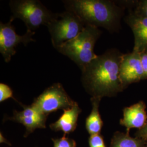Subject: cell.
<instances>
[{"label":"cell","mask_w":147,"mask_h":147,"mask_svg":"<svg viewBox=\"0 0 147 147\" xmlns=\"http://www.w3.org/2000/svg\"><path fill=\"white\" fill-rule=\"evenodd\" d=\"M123 53L116 49L98 55L82 71L81 83L92 96H115L124 90L119 78Z\"/></svg>","instance_id":"obj_1"},{"label":"cell","mask_w":147,"mask_h":147,"mask_svg":"<svg viewBox=\"0 0 147 147\" xmlns=\"http://www.w3.org/2000/svg\"><path fill=\"white\" fill-rule=\"evenodd\" d=\"M66 11L73 12L86 26L103 27L111 33L121 28V21L125 7L110 0L63 1Z\"/></svg>","instance_id":"obj_2"},{"label":"cell","mask_w":147,"mask_h":147,"mask_svg":"<svg viewBox=\"0 0 147 147\" xmlns=\"http://www.w3.org/2000/svg\"><path fill=\"white\" fill-rule=\"evenodd\" d=\"M101 34L102 31L99 28L86 26L77 37L56 50L73 61L82 71L98 56L94 53L95 45Z\"/></svg>","instance_id":"obj_3"},{"label":"cell","mask_w":147,"mask_h":147,"mask_svg":"<svg viewBox=\"0 0 147 147\" xmlns=\"http://www.w3.org/2000/svg\"><path fill=\"white\" fill-rule=\"evenodd\" d=\"M9 5L12 13L11 18L24 21L30 31L34 32L42 25L47 26L57 15L38 0H12Z\"/></svg>","instance_id":"obj_4"},{"label":"cell","mask_w":147,"mask_h":147,"mask_svg":"<svg viewBox=\"0 0 147 147\" xmlns=\"http://www.w3.org/2000/svg\"><path fill=\"white\" fill-rule=\"evenodd\" d=\"M47 27L51 36L53 47L56 49L77 37L86 25L78 16L73 12L66 11L57 13L55 18Z\"/></svg>","instance_id":"obj_5"},{"label":"cell","mask_w":147,"mask_h":147,"mask_svg":"<svg viewBox=\"0 0 147 147\" xmlns=\"http://www.w3.org/2000/svg\"><path fill=\"white\" fill-rule=\"evenodd\" d=\"M74 103L62 84L55 83L45 89L31 105L47 117L50 113L58 110L70 108Z\"/></svg>","instance_id":"obj_6"},{"label":"cell","mask_w":147,"mask_h":147,"mask_svg":"<svg viewBox=\"0 0 147 147\" xmlns=\"http://www.w3.org/2000/svg\"><path fill=\"white\" fill-rule=\"evenodd\" d=\"M13 20L11 18L7 23H0V53L6 63H8L16 53V47L19 44L22 43L27 46L29 42H35L32 38L34 32L27 30L24 35L18 34L12 25Z\"/></svg>","instance_id":"obj_7"},{"label":"cell","mask_w":147,"mask_h":147,"mask_svg":"<svg viewBox=\"0 0 147 147\" xmlns=\"http://www.w3.org/2000/svg\"><path fill=\"white\" fill-rule=\"evenodd\" d=\"M119 78L123 90L132 84L144 80V73L140 53L132 50L131 53L123 54Z\"/></svg>","instance_id":"obj_8"},{"label":"cell","mask_w":147,"mask_h":147,"mask_svg":"<svg viewBox=\"0 0 147 147\" xmlns=\"http://www.w3.org/2000/svg\"><path fill=\"white\" fill-rule=\"evenodd\" d=\"M21 105L24 110L20 112L14 111L13 116L9 118V119L22 124L26 127L27 134L31 133L37 129L46 127L47 116L43 115L32 105Z\"/></svg>","instance_id":"obj_9"},{"label":"cell","mask_w":147,"mask_h":147,"mask_svg":"<svg viewBox=\"0 0 147 147\" xmlns=\"http://www.w3.org/2000/svg\"><path fill=\"white\" fill-rule=\"evenodd\" d=\"M124 20L134 36L133 50L140 53H147V18L137 16L131 9Z\"/></svg>","instance_id":"obj_10"},{"label":"cell","mask_w":147,"mask_h":147,"mask_svg":"<svg viewBox=\"0 0 147 147\" xmlns=\"http://www.w3.org/2000/svg\"><path fill=\"white\" fill-rule=\"evenodd\" d=\"M147 121L146 105L143 101H140L123 109V118L119 123L121 125L126 127L127 133L129 134L132 128L141 129Z\"/></svg>","instance_id":"obj_11"},{"label":"cell","mask_w":147,"mask_h":147,"mask_svg":"<svg viewBox=\"0 0 147 147\" xmlns=\"http://www.w3.org/2000/svg\"><path fill=\"white\" fill-rule=\"evenodd\" d=\"M63 111L64 112L62 116L57 121L50 124V127L53 130L62 131L66 135L76 129L78 117L82 110L78 104L75 102L70 108Z\"/></svg>","instance_id":"obj_12"},{"label":"cell","mask_w":147,"mask_h":147,"mask_svg":"<svg viewBox=\"0 0 147 147\" xmlns=\"http://www.w3.org/2000/svg\"><path fill=\"white\" fill-rule=\"evenodd\" d=\"M102 98L92 96L90 101L92 109L90 113L86 120V128L90 135L100 134L103 121L99 112V104Z\"/></svg>","instance_id":"obj_13"},{"label":"cell","mask_w":147,"mask_h":147,"mask_svg":"<svg viewBox=\"0 0 147 147\" xmlns=\"http://www.w3.org/2000/svg\"><path fill=\"white\" fill-rule=\"evenodd\" d=\"M146 142L144 140L133 138L126 134L116 132L111 140L110 147H145Z\"/></svg>","instance_id":"obj_14"},{"label":"cell","mask_w":147,"mask_h":147,"mask_svg":"<svg viewBox=\"0 0 147 147\" xmlns=\"http://www.w3.org/2000/svg\"><path fill=\"white\" fill-rule=\"evenodd\" d=\"M132 11L137 16L147 18V0L136 1Z\"/></svg>","instance_id":"obj_15"},{"label":"cell","mask_w":147,"mask_h":147,"mask_svg":"<svg viewBox=\"0 0 147 147\" xmlns=\"http://www.w3.org/2000/svg\"><path fill=\"white\" fill-rule=\"evenodd\" d=\"M53 147H76V143L74 140L65 136L53 139Z\"/></svg>","instance_id":"obj_16"},{"label":"cell","mask_w":147,"mask_h":147,"mask_svg":"<svg viewBox=\"0 0 147 147\" xmlns=\"http://www.w3.org/2000/svg\"><path fill=\"white\" fill-rule=\"evenodd\" d=\"M9 98H14L13 95V91L11 88L7 85L3 83L0 84V102H2L5 100H7Z\"/></svg>","instance_id":"obj_17"},{"label":"cell","mask_w":147,"mask_h":147,"mask_svg":"<svg viewBox=\"0 0 147 147\" xmlns=\"http://www.w3.org/2000/svg\"><path fill=\"white\" fill-rule=\"evenodd\" d=\"M89 145V147H106L104 138L100 134L90 135Z\"/></svg>","instance_id":"obj_18"},{"label":"cell","mask_w":147,"mask_h":147,"mask_svg":"<svg viewBox=\"0 0 147 147\" xmlns=\"http://www.w3.org/2000/svg\"><path fill=\"white\" fill-rule=\"evenodd\" d=\"M135 135L136 137L143 139L146 141V142L147 141V121L144 127L138 130L135 134Z\"/></svg>","instance_id":"obj_19"},{"label":"cell","mask_w":147,"mask_h":147,"mask_svg":"<svg viewBox=\"0 0 147 147\" xmlns=\"http://www.w3.org/2000/svg\"><path fill=\"white\" fill-rule=\"evenodd\" d=\"M142 65L144 73V80L147 79V53H140Z\"/></svg>","instance_id":"obj_20"},{"label":"cell","mask_w":147,"mask_h":147,"mask_svg":"<svg viewBox=\"0 0 147 147\" xmlns=\"http://www.w3.org/2000/svg\"><path fill=\"white\" fill-rule=\"evenodd\" d=\"M147 147V141H146V147Z\"/></svg>","instance_id":"obj_21"}]
</instances>
